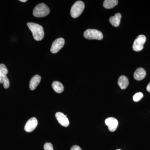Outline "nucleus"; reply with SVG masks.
<instances>
[{
	"instance_id": "nucleus-1",
	"label": "nucleus",
	"mask_w": 150,
	"mask_h": 150,
	"mask_svg": "<svg viewBox=\"0 0 150 150\" xmlns=\"http://www.w3.org/2000/svg\"><path fill=\"white\" fill-rule=\"evenodd\" d=\"M27 25L32 33L33 36L35 40L40 41L43 39L44 32L43 28L41 25L33 23H28Z\"/></svg>"
},
{
	"instance_id": "nucleus-2",
	"label": "nucleus",
	"mask_w": 150,
	"mask_h": 150,
	"mask_svg": "<svg viewBox=\"0 0 150 150\" xmlns=\"http://www.w3.org/2000/svg\"><path fill=\"white\" fill-rule=\"evenodd\" d=\"M50 13V9L48 6L43 3L38 5L33 11V16L37 18L44 17Z\"/></svg>"
},
{
	"instance_id": "nucleus-3",
	"label": "nucleus",
	"mask_w": 150,
	"mask_h": 150,
	"mask_svg": "<svg viewBox=\"0 0 150 150\" xmlns=\"http://www.w3.org/2000/svg\"><path fill=\"white\" fill-rule=\"evenodd\" d=\"M84 8L85 4L83 2L81 1L76 2L71 8V16L74 18H78L82 13Z\"/></svg>"
},
{
	"instance_id": "nucleus-4",
	"label": "nucleus",
	"mask_w": 150,
	"mask_h": 150,
	"mask_svg": "<svg viewBox=\"0 0 150 150\" xmlns=\"http://www.w3.org/2000/svg\"><path fill=\"white\" fill-rule=\"evenodd\" d=\"M83 35L86 39L89 40H101L103 38L102 32L96 29L87 30L84 33Z\"/></svg>"
},
{
	"instance_id": "nucleus-5",
	"label": "nucleus",
	"mask_w": 150,
	"mask_h": 150,
	"mask_svg": "<svg viewBox=\"0 0 150 150\" xmlns=\"http://www.w3.org/2000/svg\"><path fill=\"white\" fill-rule=\"evenodd\" d=\"M146 41V37L144 35H140L134 40L133 49L134 51L139 52L144 48V45Z\"/></svg>"
},
{
	"instance_id": "nucleus-6",
	"label": "nucleus",
	"mask_w": 150,
	"mask_h": 150,
	"mask_svg": "<svg viewBox=\"0 0 150 150\" xmlns=\"http://www.w3.org/2000/svg\"><path fill=\"white\" fill-rule=\"evenodd\" d=\"M65 44L64 39L62 38H59L54 40L52 43L51 48V52L53 54H56L63 47Z\"/></svg>"
},
{
	"instance_id": "nucleus-7",
	"label": "nucleus",
	"mask_w": 150,
	"mask_h": 150,
	"mask_svg": "<svg viewBox=\"0 0 150 150\" xmlns=\"http://www.w3.org/2000/svg\"><path fill=\"white\" fill-rule=\"evenodd\" d=\"M37 125V119L35 117L30 118L25 123L24 127L25 131L27 132H32L35 130Z\"/></svg>"
},
{
	"instance_id": "nucleus-8",
	"label": "nucleus",
	"mask_w": 150,
	"mask_h": 150,
	"mask_svg": "<svg viewBox=\"0 0 150 150\" xmlns=\"http://www.w3.org/2000/svg\"><path fill=\"white\" fill-rule=\"evenodd\" d=\"M105 125L108 126V129L111 132H114L118 127V120L113 117H109L105 120Z\"/></svg>"
},
{
	"instance_id": "nucleus-9",
	"label": "nucleus",
	"mask_w": 150,
	"mask_h": 150,
	"mask_svg": "<svg viewBox=\"0 0 150 150\" xmlns=\"http://www.w3.org/2000/svg\"><path fill=\"white\" fill-rule=\"evenodd\" d=\"M56 118L59 123L64 127H68L69 125V121L67 115L62 112H57L56 114Z\"/></svg>"
},
{
	"instance_id": "nucleus-10",
	"label": "nucleus",
	"mask_w": 150,
	"mask_h": 150,
	"mask_svg": "<svg viewBox=\"0 0 150 150\" xmlns=\"http://www.w3.org/2000/svg\"><path fill=\"white\" fill-rule=\"evenodd\" d=\"M41 79V76L38 75H35L33 77L30 81V89L31 90H34L40 83Z\"/></svg>"
},
{
	"instance_id": "nucleus-11",
	"label": "nucleus",
	"mask_w": 150,
	"mask_h": 150,
	"mask_svg": "<svg viewBox=\"0 0 150 150\" xmlns=\"http://www.w3.org/2000/svg\"><path fill=\"white\" fill-rule=\"evenodd\" d=\"M146 75V71L143 68L137 69L134 73V78L136 80L141 81L144 79Z\"/></svg>"
},
{
	"instance_id": "nucleus-12",
	"label": "nucleus",
	"mask_w": 150,
	"mask_h": 150,
	"mask_svg": "<svg viewBox=\"0 0 150 150\" xmlns=\"http://www.w3.org/2000/svg\"><path fill=\"white\" fill-rule=\"evenodd\" d=\"M118 84L121 89H125L129 86V79L126 76H121L118 79Z\"/></svg>"
},
{
	"instance_id": "nucleus-13",
	"label": "nucleus",
	"mask_w": 150,
	"mask_h": 150,
	"mask_svg": "<svg viewBox=\"0 0 150 150\" xmlns=\"http://www.w3.org/2000/svg\"><path fill=\"white\" fill-rule=\"evenodd\" d=\"M121 15L120 13L115 14L114 16H112L109 19V22L112 25L115 27H118L121 22Z\"/></svg>"
},
{
	"instance_id": "nucleus-14",
	"label": "nucleus",
	"mask_w": 150,
	"mask_h": 150,
	"mask_svg": "<svg viewBox=\"0 0 150 150\" xmlns=\"http://www.w3.org/2000/svg\"><path fill=\"white\" fill-rule=\"evenodd\" d=\"M52 87L54 91L58 93H62L64 91V87L61 82L57 81L53 82Z\"/></svg>"
},
{
	"instance_id": "nucleus-15",
	"label": "nucleus",
	"mask_w": 150,
	"mask_h": 150,
	"mask_svg": "<svg viewBox=\"0 0 150 150\" xmlns=\"http://www.w3.org/2000/svg\"><path fill=\"white\" fill-rule=\"evenodd\" d=\"M118 4L117 0H105L103 4L105 8L110 9L113 8Z\"/></svg>"
},
{
	"instance_id": "nucleus-16",
	"label": "nucleus",
	"mask_w": 150,
	"mask_h": 150,
	"mask_svg": "<svg viewBox=\"0 0 150 150\" xmlns=\"http://www.w3.org/2000/svg\"><path fill=\"white\" fill-rule=\"evenodd\" d=\"M1 83L3 84L5 88L7 89L9 87L10 83L6 75H2L1 77Z\"/></svg>"
},
{
	"instance_id": "nucleus-17",
	"label": "nucleus",
	"mask_w": 150,
	"mask_h": 150,
	"mask_svg": "<svg viewBox=\"0 0 150 150\" xmlns=\"http://www.w3.org/2000/svg\"><path fill=\"white\" fill-rule=\"evenodd\" d=\"M144 96V95L142 92L137 93L134 95L133 96V100L135 102H138Z\"/></svg>"
},
{
	"instance_id": "nucleus-18",
	"label": "nucleus",
	"mask_w": 150,
	"mask_h": 150,
	"mask_svg": "<svg viewBox=\"0 0 150 150\" xmlns=\"http://www.w3.org/2000/svg\"><path fill=\"white\" fill-rule=\"evenodd\" d=\"M0 71L5 75H7L8 73V70L4 64H0Z\"/></svg>"
},
{
	"instance_id": "nucleus-19",
	"label": "nucleus",
	"mask_w": 150,
	"mask_h": 150,
	"mask_svg": "<svg viewBox=\"0 0 150 150\" xmlns=\"http://www.w3.org/2000/svg\"><path fill=\"white\" fill-rule=\"evenodd\" d=\"M44 150H54L53 145L51 143H46L44 145Z\"/></svg>"
},
{
	"instance_id": "nucleus-20",
	"label": "nucleus",
	"mask_w": 150,
	"mask_h": 150,
	"mask_svg": "<svg viewBox=\"0 0 150 150\" xmlns=\"http://www.w3.org/2000/svg\"><path fill=\"white\" fill-rule=\"evenodd\" d=\"M71 150H82V149L79 146L74 145L71 148Z\"/></svg>"
},
{
	"instance_id": "nucleus-21",
	"label": "nucleus",
	"mask_w": 150,
	"mask_h": 150,
	"mask_svg": "<svg viewBox=\"0 0 150 150\" xmlns=\"http://www.w3.org/2000/svg\"><path fill=\"white\" fill-rule=\"evenodd\" d=\"M146 90L149 92L150 93V83L146 87Z\"/></svg>"
},
{
	"instance_id": "nucleus-22",
	"label": "nucleus",
	"mask_w": 150,
	"mask_h": 150,
	"mask_svg": "<svg viewBox=\"0 0 150 150\" xmlns=\"http://www.w3.org/2000/svg\"><path fill=\"white\" fill-rule=\"evenodd\" d=\"M20 1L22 2H26L27 1V0H20Z\"/></svg>"
},
{
	"instance_id": "nucleus-23",
	"label": "nucleus",
	"mask_w": 150,
	"mask_h": 150,
	"mask_svg": "<svg viewBox=\"0 0 150 150\" xmlns=\"http://www.w3.org/2000/svg\"><path fill=\"white\" fill-rule=\"evenodd\" d=\"M120 150V149H118V150Z\"/></svg>"
}]
</instances>
